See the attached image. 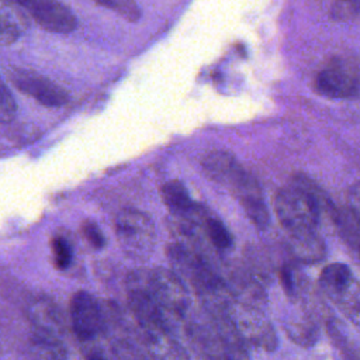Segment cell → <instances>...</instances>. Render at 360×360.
<instances>
[{"instance_id": "cell-1", "label": "cell", "mask_w": 360, "mask_h": 360, "mask_svg": "<svg viewBox=\"0 0 360 360\" xmlns=\"http://www.w3.org/2000/svg\"><path fill=\"white\" fill-rule=\"evenodd\" d=\"M201 165L211 180L232 193L255 226L264 229L269 225L270 214L257 180L248 173L232 153L212 150L204 156Z\"/></svg>"}, {"instance_id": "cell-2", "label": "cell", "mask_w": 360, "mask_h": 360, "mask_svg": "<svg viewBox=\"0 0 360 360\" xmlns=\"http://www.w3.org/2000/svg\"><path fill=\"white\" fill-rule=\"evenodd\" d=\"M325 202L323 194L308 179L295 176L290 186L274 195V211L287 235L316 231Z\"/></svg>"}, {"instance_id": "cell-3", "label": "cell", "mask_w": 360, "mask_h": 360, "mask_svg": "<svg viewBox=\"0 0 360 360\" xmlns=\"http://www.w3.org/2000/svg\"><path fill=\"white\" fill-rule=\"evenodd\" d=\"M117 240L127 256L148 259L156 245V229L150 217L135 208L121 210L114 221Z\"/></svg>"}, {"instance_id": "cell-4", "label": "cell", "mask_w": 360, "mask_h": 360, "mask_svg": "<svg viewBox=\"0 0 360 360\" xmlns=\"http://www.w3.org/2000/svg\"><path fill=\"white\" fill-rule=\"evenodd\" d=\"M166 255L173 267V273L180 280L186 278L193 287L207 294L217 292L222 288L218 273L212 269L211 262L202 252L174 242L167 246Z\"/></svg>"}, {"instance_id": "cell-5", "label": "cell", "mask_w": 360, "mask_h": 360, "mask_svg": "<svg viewBox=\"0 0 360 360\" xmlns=\"http://www.w3.org/2000/svg\"><path fill=\"white\" fill-rule=\"evenodd\" d=\"M314 89L329 98H350L360 94V70L349 59L332 58L316 73Z\"/></svg>"}, {"instance_id": "cell-6", "label": "cell", "mask_w": 360, "mask_h": 360, "mask_svg": "<svg viewBox=\"0 0 360 360\" xmlns=\"http://www.w3.org/2000/svg\"><path fill=\"white\" fill-rule=\"evenodd\" d=\"M7 76L15 89L46 107H59L69 100V94L63 87L35 70L11 68L7 70Z\"/></svg>"}, {"instance_id": "cell-7", "label": "cell", "mask_w": 360, "mask_h": 360, "mask_svg": "<svg viewBox=\"0 0 360 360\" xmlns=\"http://www.w3.org/2000/svg\"><path fill=\"white\" fill-rule=\"evenodd\" d=\"M69 318L76 338L84 343L94 340L104 328L101 305L87 291H77L72 295Z\"/></svg>"}, {"instance_id": "cell-8", "label": "cell", "mask_w": 360, "mask_h": 360, "mask_svg": "<svg viewBox=\"0 0 360 360\" xmlns=\"http://www.w3.org/2000/svg\"><path fill=\"white\" fill-rule=\"evenodd\" d=\"M21 8L44 30L58 34H69L77 27L75 13L63 3L53 0L18 1Z\"/></svg>"}, {"instance_id": "cell-9", "label": "cell", "mask_w": 360, "mask_h": 360, "mask_svg": "<svg viewBox=\"0 0 360 360\" xmlns=\"http://www.w3.org/2000/svg\"><path fill=\"white\" fill-rule=\"evenodd\" d=\"M27 318L32 333L62 340L66 332V322L59 307L48 297H37L27 307Z\"/></svg>"}, {"instance_id": "cell-10", "label": "cell", "mask_w": 360, "mask_h": 360, "mask_svg": "<svg viewBox=\"0 0 360 360\" xmlns=\"http://www.w3.org/2000/svg\"><path fill=\"white\" fill-rule=\"evenodd\" d=\"M162 198L177 221L201 226L202 221L208 217L207 210L190 197L187 188L179 180H170L163 184Z\"/></svg>"}, {"instance_id": "cell-11", "label": "cell", "mask_w": 360, "mask_h": 360, "mask_svg": "<svg viewBox=\"0 0 360 360\" xmlns=\"http://www.w3.org/2000/svg\"><path fill=\"white\" fill-rule=\"evenodd\" d=\"M290 255L304 264H315L325 259L326 246L316 231H307L287 235Z\"/></svg>"}, {"instance_id": "cell-12", "label": "cell", "mask_w": 360, "mask_h": 360, "mask_svg": "<svg viewBox=\"0 0 360 360\" xmlns=\"http://www.w3.org/2000/svg\"><path fill=\"white\" fill-rule=\"evenodd\" d=\"M356 280L353 278V274L350 269L346 264L342 263H332L323 267L319 283L322 290L332 298L338 300Z\"/></svg>"}, {"instance_id": "cell-13", "label": "cell", "mask_w": 360, "mask_h": 360, "mask_svg": "<svg viewBox=\"0 0 360 360\" xmlns=\"http://www.w3.org/2000/svg\"><path fill=\"white\" fill-rule=\"evenodd\" d=\"M20 8L18 3L0 4V45L15 42L27 25V17Z\"/></svg>"}, {"instance_id": "cell-14", "label": "cell", "mask_w": 360, "mask_h": 360, "mask_svg": "<svg viewBox=\"0 0 360 360\" xmlns=\"http://www.w3.org/2000/svg\"><path fill=\"white\" fill-rule=\"evenodd\" d=\"M31 360H69L68 350L62 340L32 333L28 340Z\"/></svg>"}, {"instance_id": "cell-15", "label": "cell", "mask_w": 360, "mask_h": 360, "mask_svg": "<svg viewBox=\"0 0 360 360\" xmlns=\"http://www.w3.org/2000/svg\"><path fill=\"white\" fill-rule=\"evenodd\" d=\"M332 218L343 240L354 249H360V215L349 205L333 210Z\"/></svg>"}, {"instance_id": "cell-16", "label": "cell", "mask_w": 360, "mask_h": 360, "mask_svg": "<svg viewBox=\"0 0 360 360\" xmlns=\"http://www.w3.org/2000/svg\"><path fill=\"white\" fill-rule=\"evenodd\" d=\"M200 228L212 249L218 250L219 253H224L232 248L233 245L232 235L218 218L208 214V217L202 221Z\"/></svg>"}, {"instance_id": "cell-17", "label": "cell", "mask_w": 360, "mask_h": 360, "mask_svg": "<svg viewBox=\"0 0 360 360\" xmlns=\"http://www.w3.org/2000/svg\"><path fill=\"white\" fill-rule=\"evenodd\" d=\"M51 252L55 267H58L59 270H65L70 266L73 259V249L69 238L62 235H53L51 239Z\"/></svg>"}, {"instance_id": "cell-18", "label": "cell", "mask_w": 360, "mask_h": 360, "mask_svg": "<svg viewBox=\"0 0 360 360\" xmlns=\"http://www.w3.org/2000/svg\"><path fill=\"white\" fill-rule=\"evenodd\" d=\"M98 6L107 7L122 15L124 18L129 21H136L141 17V10L136 3L129 1V0H103L97 1Z\"/></svg>"}, {"instance_id": "cell-19", "label": "cell", "mask_w": 360, "mask_h": 360, "mask_svg": "<svg viewBox=\"0 0 360 360\" xmlns=\"http://www.w3.org/2000/svg\"><path fill=\"white\" fill-rule=\"evenodd\" d=\"M17 114V104L7 84L0 77V124H7L14 120Z\"/></svg>"}, {"instance_id": "cell-20", "label": "cell", "mask_w": 360, "mask_h": 360, "mask_svg": "<svg viewBox=\"0 0 360 360\" xmlns=\"http://www.w3.org/2000/svg\"><path fill=\"white\" fill-rule=\"evenodd\" d=\"M329 14L336 20H349L360 14V1H335L329 4Z\"/></svg>"}, {"instance_id": "cell-21", "label": "cell", "mask_w": 360, "mask_h": 360, "mask_svg": "<svg viewBox=\"0 0 360 360\" xmlns=\"http://www.w3.org/2000/svg\"><path fill=\"white\" fill-rule=\"evenodd\" d=\"M82 233L84 236V239L87 240L89 245H91L94 249H101L105 245V238L101 232V229L98 228V225L94 221L86 219L82 224Z\"/></svg>"}, {"instance_id": "cell-22", "label": "cell", "mask_w": 360, "mask_h": 360, "mask_svg": "<svg viewBox=\"0 0 360 360\" xmlns=\"http://www.w3.org/2000/svg\"><path fill=\"white\" fill-rule=\"evenodd\" d=\"M280 283L284 288V291L288 294V295H292L294 291H295V274H294V270L288 266H283L280 273Z\"/></svg>"}, {"instance_id": "cell-23", "label": "cell", "mask_w": 360, "mask_h": 360, "mask_svg": "<svg viewBox=\"0 0 360 360\" xmlns=\"http://www.w3.org/2000/svg\"><path fill=\"white\" fill-rule=\"evenodd\" d=\"M84 359H86V360H107V359L103 356V353H100L98 350H96V349H93V347L84 350Z\"/></svg>"}, {"instance_id": "cell-24", "label": "cell", "mask_w": 360, "mask_h": 360, "mask_svg": "<svg viewBox=\"0 0 360 360\" xmlns=\"http://www.w3.org/2000/svg\"><path fill=\"white\" fill-rule=\"evenodd\" d=\"M357 252H359V256H360V249H359V250H357Z\"/></svg>"}]
</instances>
